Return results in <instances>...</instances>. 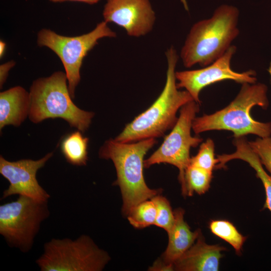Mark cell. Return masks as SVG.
I'll return each mask as SVG.
<instances>
[{"label": "cell", "instance_id": "cell-23", "mask_svg": "<svg viewBox=\"0 0 271 271\" xmlns=\"http://www.w3.org/2000/svg\"><path fill=\"white\" fill-rule=\"evenodd\" d=\"M249 144L257 155L261 163L264 165L271 175V136L258 138L255 141L248 142Z\"/></svg>", "mask_w": 271, "mask_h": 271}, {"label": "cell", "instance_id": "cell-16", "mask_svg": "<svg viewBox=\"0 0 271 271\" xmlns=\"http://www.w3.org/2000/svg\"><path fill=\"white\" fill-rule=\"evenodd\" d=\"M233 143L236 148L235 151L230 154L218 155L216 169L225 168L228 162L235 159L247 163L255 170L256 176L263 185L265 193L263 208L269 210L271 212V175L265 171L257 155L252 150L244 137L235 138Z\"/></svg>", "mask_w": 271, "mask_h": 271}, {"label": "cell", "instance_id": "cell-11", "mask_svg": "<svg viewBox=\"0 0 271 271\" xmlns=\"http://www.w3.org/2000/svg\"><path fill=\"white\" fill-rule=\"evenodd\" d=\"M53 155V152H51L37 160L21 159L16 161H9L1 155L0 174L10 183L3 192L2 198L18 195L48 202L50 196L39 184L36 174Z\"/></svg>", "mask_w": 271, "mask_h": 271}, {"label": "cell", "instance_id": "cell-15", "mask_svg": "<svg viewBox=\"0 0 271 271\" xmlns=\"http://www.w3.org/2000/svg\"><path fill=\"white\" fill-rule=\"evenodd\" d=\"M30 93L20 86L0 93V130L6 125L19 126L29 116Z\"/></svg>", "mask_w": 271, "mask_h": 271}, {"label": "cell", "instance_id": "cell-7", "mask_svg": "<svg viewBox=\"0 0 271 271\" xmlns=\"http://www.w3.org/2000/svg\"><path fill=\"white\" fill-rule=\"evenodd\" d=\"M116 33L102 21L91 32L75 37H67L55 32L43 29L37 35V44L52 50L60 58L67 76L68 89L72 99L75 98V89L80 82V68L83 60L88 53L105 38H114Z\"/></svg>", "mask_w": 271, "mask_h": 271}, {"label": "cell", "instance_id": "cell-24", "mask_svg": "<svg viewBox=\"0 0 271 271\" xmlns=\"http://www.w3.org/2000/svg\"><path fill=\"white\" fill-rule=\"evenodd\" d=\"M15 62L10 61L5 63L0 66V87H3V85L5 83L9 74V71L15 65Z\"/></svg>", "mask_w": 271, "mask_h": 271}, {"label": "cell", "instance_id": "cell-5", "mask_svg": "<svg viewBox=\"0 0 271 271\" xmlns=\"http://www.w3.org/2000/svg\"><path fill=\"white\" fill-rule=\"evenodd\" d=\"M30 120L38 123L48 118H60L82 132L91 123L94 113L83 110L72 101L66 73L58 71L35 80L30 88Z\"/></svg>", "mask_w": 271, "mask_h": 271}, {"label": "cell", "instance_id": "cell-27", "mask_svg": "<svg viewBox=\"0 0 271 271\" xmlns=\"http://www.w3.org/2000/svg\"><path fill=\"white\" fill-rule=\"evenodd\" d=\"M268 73L270 76V78H271V63L268 67Z\"/></svg>", "mask_w": 271, "mask_h": 271}, {"label": "cell", "instance_id": "cell-22", "mask_svg": "<svg viewBox=\"0 0 271 271\" xmlns=\"http://www.w3.org/2000/svg\"><path fill=\"white\" fill-rule=\"evenodd\" d=\"M156 208V218L155 225L161 227L169 233L175 221L174 211L169 201L164 197L156 195L152 199Z\"/></svg>", "mask_w": 271, "mask_h": 271}, {"label": "cell", "instance_id": "cell-18", "mask_svg": "<svg viewBox=\"0 0 271 271\" xmlns=\"http://www.w3.org/2000/svg\"><path fill=\"white\" fill-rule=\"evenodd\" d=\"M212 177V172L189 164L185 170L183 195L191 196L194 193L204 194L210 188Z\"/></svg>", "mask_w": 271, "mask_h": 271}, {"label": "cell", "instance_id": "cell-10", "mask_svg": "<svg viewBox=\"0 0 271 271\" xmlns=\"http://www.w3.org/2000/svg\"><path fill=\"white\" fill-rule=\"evenodd\" d=\"M236 51V46L231 45L221 57L203 68L176 71L177 87L184 88L195 102L200 103L201 91L210 84L225 80H233L241 84L256 83V73L253 70L237 72L231 69V60Z\"/></svg>", "mask_w": 271, "mask_h": 271}, {"label": "cell", "instance_id": "cell-20", "mask_svg": "<svg viewBox=\"0 0 271 271\" xmlns=\"http://www.w3.org/2000/svg\"><path fill=\"white\" fill-rule=\"evenodd\" d=\"M156 208L154 202L146 200L136 206L127 215L130 224L136 228H143L154 225Z\"/></svg>", "mask_w": 271, "mask_h": 271}, {"label": "cell", "instance_id": "cell-8", "mask_svg": "<svg viewBox=\"0 0 271 271\" xmlns=\"http://www.w3.org/2000/svg\"><path fill=\"white\" fill-rule=\"evenodd\" d=\"M47 202L20 195L0 206V234L10 246L23 253L31 249L41 223L50 215Z\"/></svg>", "mask_w": 271, "mask_h": 271}, {"label": "cell", "instance_id": "cell-14", "mask_svg": "<svg viewBox=\"0 0 271 271\" xmlns=\"http://www.w3.org/2000/svg\"><path fill=\"white\" fill-rule=\"evenodd\" d=\"M175 221L169 235V242L161 260L174 268V262L195 243L201 233L200 229L192 231L184 220V211L177 208L174 211Z\"/></svg>", "mask_w": 271, "mask_h": 271}, {"label": "cell", "instance_id": "cell-9", "mask_svg": "<svg viewBox=\"0 0 271 271\" xmlns=\"http://www.w3.org/2000/svg\"><path fill=\"white\" fill-rule=\"evenodd\" d=\"M199 103L192 101L183 105L178 120L171 131L165 138L160 147L147 159L144 168L155 164L167 163L176 167L179 171V180L182 193L185 189V173L190 164L191 148L197 147L202 139L191 135L192 123L199 111Z\"/></svg>", "mask_w": 271, "mask_h": 271}, {"label": "cell", "instance_id": "cell-26", "mask_svg": "<svg viewBox=\"0 0 271 271\" xmlns=\"http://www.w3.org/2000/svg\"><path fill=\"white\" fill-rule=\"evenodd\" d=\"M6 44L3 41H0V57L2 58L6 50Z\"/></svg>", "mask_w": 271, "mask_h": 271}, {"label": "cell", "instance_id": "cell-3", "mask_svg": "<svg viewBox=\"0 0 271 271\" xmlns=\"http://www.w3.org/2000/svg\"><path fill=\"white\" fill-rule=\"evenodd\" d=\"M156 143L154 138L132 143L109 139L99 150V158L111 160L114 165L117 179L114 184L120 189L122 210L127 216L138 204L151 199L159 192V190L152 189L147 186L143 173L144 157Z\"/></svg>", "mask_w": 271, "mask_h": 271}, {"label": "cell", "instance_id": "cell-19", "mask_svg": "<svg viewBox=\"0 0 271 271\" xmlns=\"http://www.w3.org/2000/svg\"><path fill=\"white\" fill-rule=\"evenodd\" d=\"M209 228L213 234L231 245L237 254H241L247 237L242 235L233 223L226 220H213Z\"/></svg>", "mask_w": 271, "mask_h": 271}, {"label": "cell", "instance_id": "cell-1", "mask_svg": "<svg viewBox=\"0 0 271 271\" xmlns=\"http://www.w3.org/2000/svg\"><path fill=\"white\" fill-rule=\"evenodd\" d=\"M168 67L165 85L161 93L146 110L126 125L114 139L121 143L160 138L172 129L178 117L177 111L183 105L194 101L186 90H179L175 76L178 55L173 46L166 52Z\"/></svg>", "mask_w": 271, "mask_h": 271}, {"label": "cell", "instance_id": "cell-21", "mask_svg": "<svg viewBox=\"0 0 271 271\" xmlns=\"http://www.w3.org/2000/svg\"><path fill=\"white\" fill-rule=\"evenodd\" d=\"M190 164L213 172L216 169L217 160L215 158L214 143L212 140L208 139L200 145L198 153L191 157Z\"/></svg>", "mask_w": 271, "mask_h": 271}, {"label": "cell", "instance_id": "cell-12", "mask_svg": "<svg viewBox=\"0 0 271 271\" xmlns=\"http://www.w3.org/2000/svg\"><path fill=\"white\" fill-rule=\"evenodd\" d=\"M102 16L104 21L115 24L134 37L150 32L156 20L150 0H106Z\"/></svg>", "mask_w": 271, "mask_h": 271}, {"label": "cell", "instance_id": "cell-13", "mask_svg": "<svg viewBox=\"0 0 271 271\" xmlns=\"http://www.w3.org/2000/svg\"><path fill=\"white\" fill-rule=\"evenodd\" d=\"M226 248L219 244L206 243L202 233L195 243L174 263V270L179 271H217Z\"/></svg>", "mask_w": 271, "mask_h": 271}, {"label": "cell", "instance_id": "cell-25", "mask_svg": "<svg viewBox=\"0 0 271 271\" xmlns=\"http://www.w3.org/2000/svg\"><path fill=\"white\" fill-rule=\"evenodd\" d=\"M49 1L53 3H62L64 2L71 1V2H77L84 3L89 4V5H93V4L97 3L100 0H49Z\"/></svg>", "mask_w": 271, "mask_h": 271}, {"label": "cell", "instance_id": "cell-2", "mask_svg": "<svg viewBox=\"0 0 271 271\" xmlns=\"http://www.w3.org/2000/svg\"><path fill=\"white\" fill-rule=\"evenodd\" d=\"M239 14L235 7L223 5L210 18L195 23L181 50L184 66L205 67L221 57L239 34Z\"/></svg>", "mask_w": 271, "mask_h": 271}, {"label": "cell", "instance_id": "cell-6", "mask_svg": "<svg viewBox=\"0 0 271 271\" xmlns=\"http://www.w3.org/2000/svg\"><path fill=\"white\" fill-rule=\"evenodd\" d=\"M110 260L88 235L77 238H53L45 243L36 260L41 271H101Z\"/></svg>", "mask_w": 271, "mask_h": 271}, {"label": "cell", "instance_id": "cell-4", "mask_svg": "<svg viewBox=\"0 0 271 271\" xmlns=\"http://www.w3.org/2000/svg\"><path fill=\"white\" fill-rule=\"evenodd\" d=\"M267 86L260 83H244L236 96L225 108L211 114L196 117L192 129L198 134L211 130H227L235 138L253 134L260 138L271 136V122L254 120L250 114L255 105L266 109L268 106Z\"/></svg>", "mask_w": 271, "mask_h": 271}, {"label": "cell", "instance_id": "cell-17", "mask_svg": "<svg viewBox=\"0 0 271 271\" xmlns=\"http://www.w3.org/2000/svg\"><path fill=\"white\" fill-rule=\"evenodd\" d=\"M88 142V138L83 137L79 130L65 136L61 141L60 149L66 161L73 166H86Z\"/></svg>", "mask_w": 271, "mask_h": 271}]
</instances>
